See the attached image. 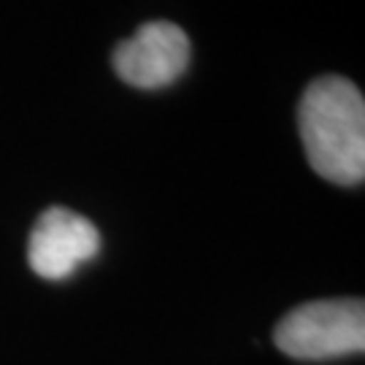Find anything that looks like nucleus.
Instances as JSON below:
<instances>
[{
  "label": "nucleus",
  "mask_w": 365,
  "mask_h": 365,
  "mask_svg": "<svg viewBox=\"0 0 365 365\" xmlns=\"http://www.w3.org/2000/svg\"><path fill=\"white\" fill-rule=\"evenodd\" d=\"M187 63L190 38L173 22H146L111 54L119 78L138 90L168 87L187 71Z\"/></svg>",
  "instance_id": "obj_3"
},
{
  "label": "nucleus",
  "mask_w": 365,
  "mask_h": 365,
  "mask_svg": "<svg viewBox=\"0 0 365 365\" xmlns=\"http://www.w3.org/2000/svg\"><path fill=\"white\" fill-rule=\"evenodd\" d=\"M101 249V233L87 217L52 206L38 217L30 241L27 262L41 279H68L81 262L92 260Z\"/></svg>",
  "instance_id": "obj_4"
},
{
  "label": "nucleus",
  "mask_w": 365,
  "mask_h": 365,
  "mask_svg": "<svg viewBox=\"0 0 365 365\" xmlns=\"http://www.w3.org/2000/svg\"><path fill=\"white\" fill-rule=\"evenodd\" d=\"M276 346L295 360H333L365 349V303L360 298L312 300L276 325Z\"/></svg>",
  "instance_id": "obj_2"
},
{
  "label": "nucleus",
  "mask_w": 365,
  "mask_h": 365,
  "mask_svg": "<svg viewBox=\"0 0 365 365\" xmlns=\"http://www.w3.org/2000/svg\"><path fill=\"white\" fill-rule=\"evenodd\" d=\"M298 128L312 165L327 182L354 187L365 179V101L344 76H319L298 106Z\"/></svg>",
  "instance_id": "obj_1"
}]
</instances>
